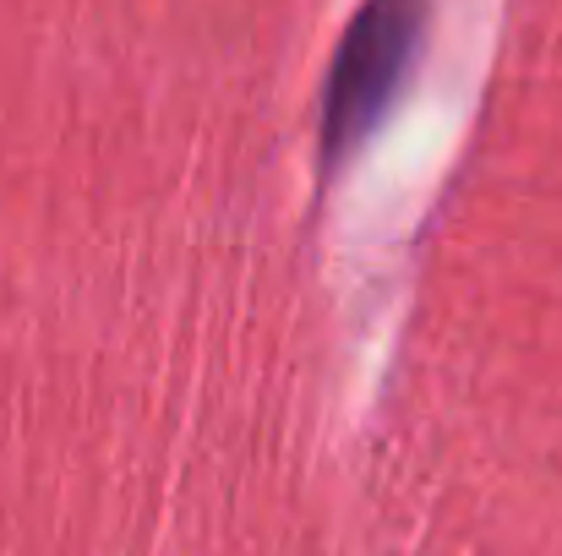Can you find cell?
Listing matches in <instances>:
<instances>
[{"label": "cell", "mask_w": 562, "mask_h": 556, "mask_svg": "<svg viewBox=\"0 0 562 556\" xmlns=\"http://www.w3.org/2000/svg\"><path fill=\"white\" fill-rule=\"evenodd\" d=\"M426 33V0H367L339 38L323 99V159L339 170L404 93Z\"/></svg>", "instance_id": "6da1fadb"}]
</instances>
